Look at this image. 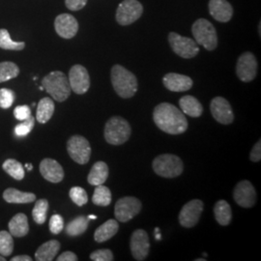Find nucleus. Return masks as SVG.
<instances>
[{
    "instance_id": "16",
    "label": "nucleus",
    "mask_w": 261,
    "mask_h": 261,
    "mask_svg": "<svg viewBox=\"0 0 261 261\" xmlns=\"http://www.w3.org/2000/svg\"><path fill=\"white\" fill-rule=\"evenodd\" d=\"M210 110L216 121L223 125H229L233 122L232 108L224 97H215L210 103Z\"/></svg>"
},
{
    "instance_id": "34",
    "label": "nucleus",
    "mask_w": 261,
    "mask_h": 261,
    "mask_svg": "<svg viewBox=\"0 0 261 261\" xmlns=\"http://www.w3.org/2000/svg\"><path fill=\"white\" fill-rule=\"evenodd\" d=\"M47 210H48V201L47 199L42 198L36 201L35 206L32 210V217L36 224H45L47 220Z\"/></svg>"
},
{
    "instance_id": "28",
    "label": "nucleus",
    "mask_w": 261,
    "mask_h": 261,
    "mask_svg": "<svg viewBox=\"0 0 261 261\" xmlns=\"http://www.w3.org/2000/svg\"><path fill=\"white\" fill-rule=\"evenodd\" d=\"M56 106L50 98H43L38 103L36 119L39 123L45 124L50 120L55 113Z\"/></svg>"
},
{
    "instance_id": "24",
    "label": "nucleus",
    "mask_w": 261,
    "mask_h": 261,
    "mask_svg": "<svg viewBox=\"0 0 261 261\" xmlns=\"http://www.w3.org/2000/svg\"><path fill=\"white\" fill-rule=\"evenodd\" d=\"M59 250L60 243L57 240L47 241L38 248L37 251L35 252V259L37 261L54 260Z\"/></svg>"
},
{
    "instance_id": "29",
    "label": "nucleus",
    "mask_w": 261,
    "mask_h": 261,
    "mask_svg": "<svg viewBox=\"0 0 261 261\" xmlns=\"http://www.w3.org/2000/svg\"><path fill=\"white\" fill-rule=\"evenodd\" d=\"M89 224V219L85 216L76 217L73 221H71L66 226V233L70 236H79L84 234Z\"/></svg>"
},
{
    "instance_id": "47",
    "label": "nucleus",
    "mask_w": 261,
    "mask_h": 261,
    "mask_svg": "<svg viewBox=\"0 0 261 261\" xmlns=\"http://www.w3.org/2000/svg\"><path fill=\"white\" fill-rule=\"evenodd\" d=\"M155 238L157 239V240H161L162 239V237H161V234L158 232H155Z\"/></svg>"
},
{
    "instance_id": "46",
    "label": "nucleus",
    "mask_w": 261,
    "mask_h": 261,
    "mask_svg": "<svg viewBox=\"0 0 261 261\" xmlns=\"http://www.w3.org/2000/svg\"><path fill=\"white\" fill-rule=\"evenodd\" d=\"M24 167H25V168H27L28 170H32V168H33L32 165H30V164H27V165H24Z\"/></svg>"
},
{
    "instance_id": "38",
    "label": "nucleus",
    "mask_w": 261,
    "mask_h": 261,
    "mask_svg": "<svg viewBox=\"0 0 261 261\" xmlns=\"http://www.w3.org/2000/svg\"><path fill=\"white\" fill-rule=\"evenodd\" d=\"M16 98V94L7 88L0 89V108L3 110H7L13 105Z\"/></svg>"
},
{
    "instance_id": "26",
    "label": "nucleus",
    "mask_w": 261,
    "mask_h": 261,
    "mask_svg": "<svg viewBox=\"0 0 261 261\" xmlns=\"http://www.w3.org/2000/svg\"><path fill=\"white\" fill-rule=\"evenodd\" d=\"M3 198L8 203H30L36 200V196L32 193L20 192L17 189L9 188L4 191Z\"/></svg>"
},
{
    "instance_id": "12",
    "label": "nucleus",
    "mask_w": 261,
    "mask_h": 261,
    "mask_svg": "<svg viewBox=\"0 0 261 261\" xmlns=\"http://www.w3.org/2000/svg\"><path fill=\"white\" fill-rule=\"evenodd\" d=\"M204 204L200 199H193L189 201L180 211L179 223L186 228L194 227L199 221L203 212Z\"/></svg>"
},
{
    "instance_id": "30",
    "label": "nucleus",
    "mask_w": 261,
    "mask_h": 261,
    "mask_svg": "<svg viewBox=\"0 0 261 261\" xmlns=\"http://www.w3.org/2000/svg\"><path fill=\"white\" fill-rule=\"evenodd\" d=\"M2 168L4 169L5 172H7L11 177L16 179V180H22L25 175V171L23 165L20 164L17 160L15 159H8L6 160L3 165Z\"/></svg>"
},
{
    "instance_id": "35",
    "label": "nucleus",
    "mask_w": 261,
    "mask_h": 261,
    "mask_svg": "<svg viewBox=\"0 0 261 261\" xmlns=\"http://www.w3.org/2000/svg\"><path fill=\"white\" fill-rule=\"evenodd\" d=\"M14 251V240L12 234L7 231H0V254L9 256Z\"/></svg>"
},
{
    "instance_id": "39",
    "label": "nucleus",
    "mask_w": 261,
    "mask_h": 261,
    "mask_svg": "<svg viewBox=\"0 0 261 261\" xmlns=\"http://www.w3.org/2000/svg\"><path fill=\"white\" fill-rule=\"evenodd\" d=\"M64 228V220L60 215L56 214L51 216L49 220V230L53 234H57L62 232Z\"/></svg>"
},
{
    "instance_id": "44",
    "label": "nucleus",
    "mask_w": 261,
    "mask_h": 261,
    "mask_svg": "<svg viewBox=\"0 0 261 261\" xmlns=\"http://www.w3.org/2000/svg\"><path fill=\"white\" fill-rule=\"evenodd\" d=\"M77 259L76 254L72 252H63L56 258L57 261H76Z\"/></svg>"
},
{
    "instance_id": "15",
    "label": "nucleus",
    "mask_w": 261,
    "mask_h": 261,
    "mask_svg": "<svg viewBox=\"0 0 261 261\" xmlns=\"http://www.w3.org/2000/svg\"><path fill=\"white\" fill-rule=\"evenodd\" d=\"M235 202L243 208H251L256 202V192L252 183L248 180L240 181L234 189Z\"/></svg>"
},
{
    "instance_id": "45",
    "label": "nucleus",
    "mask_w": 261,
    "mask_h": 261,
    "mask_svg": "<svg viewBox=\"0 0 261 261\" xmlns=\"http://www.w3.org/2000/svg\"><path fill=\"white\" fill-rule=\"evenodd\" d=\"M11 261H32V258L29 255H18L11 258Z\"/></svg>"
},
{
    "instance_id": "11",
    "label": "nucleus",
    "mask_w": 261,
    "mask_h": 261,
    "mask_svg": "<svg viewBox=\"0 0 261 261\" xmlns=\"http://www.w3.org/2000/svg\"><path fill=\"white\" fill-rule=\"evenodd\" d=\"M236 75L243 83L252 82L257 75V60L250 51L239 56L236 64Z\"/></svg>"
},
{
    "instance_id": "10",
    "label": "nucleus",
    "mask_w": 261,
    "mask_h": 261,
    "mask_svg": "<svg viewBox=\"0 0 261 261\" xmlns=\"http://www.w3.org/2000/svg\"><path fill=\"white\" fill-rule=\"evenodd\" d=\"M143 6L138 0H124L116 10V21L120 25H130L140 19Z\"/></svg>"
},
{
    "instance_id": "2",
    "label": "nucleus",
    "mask_w": 261,
    "mask_h": 261,
    "mask_svg": "<svg viewBox=\"0 0 261 261\" xmlns=\"http://www.w3.org/2000/svg\"><path fill=\"white\" fill-rule=\"evenodd\" d=\"M112 86L116 94L123 99L135 96L139 88L137 76L121 65L113 66L111 71Z\"/></svg>"
},
{
    "instance_id": "23",
    "label": "nucleus",
    "mask_w": 261,
    "mask_h": 261,
    "mask_svg": "<svg viewBox=\"0 0 261 261\" xmlns=\"http://www.w3.org/2000/svg\"><path fill=\"white\" fill-rule=\"evenodd\" d=\"M109 177V167L105 162H97L91 168L87 181L92 186L103 185Z\"/></svg>"
},
{
    "instance_id": "31",
    "label": "nucleus",
    "mask_w": 261,
    "mask_h": 261,
    "mask_svg": "<svg viewBox=\"0 0 261 261\" xmlns=\"http://www.w3.org/2000/svg\"><path fill=\"white\" fill-rule=\"evenodd\" d=\"M92 196V202L95 205L109 206L112 203V192L108 187L103 185L96 186Z\"/></svg>"
},
{
    "instance_id": "37",
    "label": "nucleus",
    "mask_w": 261,
    "mask_h": 261,
    "mask_svg": "<svg viewBox=\"0 0 261 261\" xmlns=\"http://www.w3.org/2000/svg\"><path fill=\"white\" fill-rule=\"evenodd\" d=\"M35 125V118L31 115L27 120L22 121L19 125L16 126L15 128V134L18 137H25L28 134L33 130Z\"/></svg>"
},
{
    "instance_id": "18",
    "label": "nucleus",
    "mask_w": 261,
    "mask_h": 261,
    "mask_svg": "<svg viewBox=\"0 0 261 261\" xmlns=\"http://www.w3.org/2000/svg\"><path fill=\"white\" fill-rule=\"evenodd\" d=\"M40 172L48 182L59 183L64 178L62 166L54 159H44L40 164Z\"/></svg>"
},
{
    "instance_id": "41",
    "label": "nucleus",
    "mask_w": 261,
    "mask_h": 261,
    "mask_svg": "<svg viewBox=\"0 0 261 261\" xmlns=\"http://www.w3.org/2000/svg\"><path fill=\"white\" fill-rule=\"evenodd\" d=\"M14 116L19 121H24L31 116V110L28 106H18L14 110Z\"/></svg>"
},
{
    "instance_id": "25",
    "label": "nucleus",
    "mask_w": 261,
    "mask_h": 261,
    "mask_svg": "<svg viewBox=\"0 0 261 261\" xmlns=\"http://www.w3.org/2000/svg\"><path fill=\"white\" fill-rule=\"evenodd\" d=\"M10 233L12 236L23 237L29 232V224L27 215L19 213L15 215L8 224Z\"/></svg>"
},
{
    "instance_id": "32",
    "label": "nucleus",
    "mask_w": 261,
    "mask_h": 261,
    "mask_svg": "<svg viewBox=\"0 0 261 261\" xmlns=\"http://www.w3.org/2000/svg\"><path fill=\"white\" fill-rule=\"evenodd\" d=\"M25 47L24 42H15L10 37L8 30L0 29V48L7 50H21Z\"/></svg>"
},
{
    "instance_id": "6",
    "label": "nucleus",
    "mask_w": 261,
    "mask_h": 261,
    "mask_svg": "<svg viewBox=\"0 0 261 261\" xmlns=\"http://www.w3.org/2000/svg\"><path fill=\"white\" fill-rule=\"evenodd\" d=\"M192 33L197 45L207 50H214L218 47V35L214 25L206 19H198L192 27Z\"/></svg>"
},
{
    "instance_id": "13",
    "label": "nucleus",
    "mask_w": 261,
    "mask_h": 261,
    "mask_svg": "<svg viewBox=\"0 0 261 261\" xmlns=\"http://www.w3.org/2000/svg\"><path fill=\"white\" fill-rule=\"evenodd\" d=\"M68 80L71 90H73L75 94L83 95L89 90L90 76L84 66L80 64L73 66L70 69Z\"/></svg>"
},
{
    "instance_id": "48",
    "label": "nucleus",
    "mask_w": 261,
    "mask_h": 261,
    "mask_svg": "<svg viewBox=\"0 0 261 261\" xmlns=\"http://www.w3.org/2000/svg\"><path fill=\"white\" fill-rule=\"evenodd\" d=\"M87 218H88L89 220H96V219H97V217L94 216V215H90V216H88Z\"/></svg>"
},
{
    "instance_id": "50",
    "label": "nucleus",
    "mask_w": 261,
    "mask_h": 261,
    "mask_svg": "<svg viewBox=\"0 0 261 261\" xmlns=\"http://www.w3.org/2000/svg\"><path fill=\"white\" fill-rule=\"evenodd\" d=\"M205 258H199V259H196V261H205Z\"/></svg>"
},
{
    "instance_id": "43",
    "label": "nucleus",
    "mask_w": 261,
    "mask_h": 261,
    "mask_svg": "<svg viewBox=\"0 0 261 261\" xmlns=\"http://www.w3.org/2000/svg\"><path fill=\"white\" fill-rule=\"evenodd\" d=\"M250 160L254 163H257L261 160V140H259L252 147L250 153Z\"/></svg>"
},
{
    "instance_id": "49",
    "label": "nucleus",
    "mask_w": 261,
    "mask_h": 261,
    "mask_svg": "<svg viewBox=\"0 0 261 261\" xmlns=\"http://www.w3.org/2000/svg\"><path fill=\"white\" fill-rule=\"evenodd\" d=\"M6 259H5V257H3L2 255H0V261H5Z\"/></svg>"
},
{
    "instance_id": "27",
    "label": "nucleus",
    "mask_w": 261,
    "mask_h": 261,
    "mask_svg": "<svg viewBox=\"0 0 261 261\" xmlns=\"http://www.w3.org/2000/svg\"><path fill=\"white\" fill-rule=\"evenodd\" d=\"M215 219L217 223L223 226L228 225L232 219L231 207L225 200H219L214 206Z\"/></svg>"
},
{
    "instance_id": "19",
    "label": "nucleus",
    "mask_w": 261,
    "mask_h": 261,
    "mask_svg": "<svg viewBox=\"0 0 261 261\" xmlns=\"http://www.w3.org/2000/svg\"><path fill=\"white\" fill-rule=\"evenodd\" d=\"M163 84L165 87L172 92H185L193 87L194 82L188 75L168 73L164 76Z\"/></svg>"
},
{
    "instance_id": "33",
    "label": "nucleus",
    "mask_w": 261,
    "mask_h": 261,
    "mask_svg": "<svg viewBox=\"0 0 261 261\" xmlns=\"http://www.w3.org/2000/svg\"><path fill=\"white\" fill-rule=\"evenodd\" d=\"M19 74V68L14 62H0V83H4L17 77Z\"/></svg>"
},
{
    "instance_id": "14",
    "label": "nucleus",
    "mask_w": 261,
    "mask_h": 261,
    "mask_svg": "<svg viewBox=\"0 0 261 261\" xmlns=\"http://www.w3.org/2000/svg\"><path fill=\"white\" fill-rule=\"evenodd\" d=\"M130 252L138 261L144 260L149 254L150 243L148 234L143 229H137L130 236Z\"/></svg>"
},
{
    "instance_id": "36",
    "label": "nucleus",
    "mask_w": 261,
    "mask_h": 261,
    "mask_svg": "<svg viewBox=\"0 0 261 261\" xmlns=\"http://www.w3.org/2000/svg\"><path fill=\"white\" fill-rule=\"evenodd\" d=\"M70 198L77 206H84L88 201V196L85 190L81 187H73L69 192Z\"/></svg>"
},
{
    "instance_id": "8",
    "label": "nucleus",
    "mask_w": 261,
    "mask_h": 261,
    "mask_svg": "<svg viewBox=\"0 0 261 261\" xmlns=\"http://www.w3.org/2000/svg\"><path fill=\"white\" fill-rule=\"evenodd\" d=\"M67 151L69 156L80 165H85L91 156V146L89 141L83 136L75 135L71 137L67 142Z\"/></svg>"
},
{
    "instance_id": "5",
    "label": "nucleus",
    "mask_w": 261,
    "mask_h": 261,
    "mask_svg": "<svg viewBox=\"0 0 261 261\" xmlns=\"http://www.w3.org/2000/svg\"><path fill=\"white\" fill-rule=\"evenodd\" d=\"M152 167L157 175L164 178L177 177L184 170L182 160L172 154L159 155L154 159Z\"/></svg>"
},
{
    "instance_id": "20",
    "label": "nucleus",
    "mask_w": 261,
    "mask_h": 261,
    "mask_svg": "<svg viewBox=\"0 0 261 261\" xmlns=\"http://www.w3.org/2000/svg\"><path fill=\"white\" fill-rule=\"evenodd\" d=\"M209 13L213 19L220 22H227L233 16V8L227 0H210Z\"/></svg>"
},
{
    "instance_id": "7",
    "label": "nucleus",
    "mask_w": 261,
    "mask_h": 261,
    "mask_svg": "<svg viewBox=\"0 0 261 261\" xmlns=\"http://www.w3.org/2000/svg\"><path fill=\"white\" fill-rule=\"evenodd\" d=\"M168 42L172 50L182 58L190 59L197 56L199 53V47L195 40L181 36L176 32L169 33Z\"/></svg>"
},
{
    "instance_id": "22",
    "label": "nucleus",
    "mask_w": 261,
    "mask_h": 261,
    "mask_svg": "<svg viewBox=\"0 0 261 261\" xmlns=\"http://www.w3.org/2000/svg\"><path fill=\"white\" fill-rule=\"evenodd\" d=\"M119 230V225L116 220L111 219L105 224L100 225L94 233V240L96 242L103 243L110 240Z\"/></svg>"
},
{
    "instance_id": "3",
    "label": "nucleus",
    "mask_w": 261,
    "mask_h": 261,
    "mask_svg": "<svg viewBox=\"0 0 261 261\" xmlns=\"http://www.w3.org/2000/svg\"><path fill=\"white\" fill-rule=\"evenodd\" d=\"M42 86L57 102H64L71 95L69 80L61 71H54L42 80Z\"/></svg>"
},
{
    "instance_id": "1",
    "label": "nucleus",
    "mask_w": 261,
    "mask_h": 261,
    "mask_svg": "<svg viewBox=\"0 0 261 261\" xmlns=\"http://www.w3.org/2000/svg\"><path fill=\"white\" fill-rule=\"evenodd\" d=\"M153 120L160 130L169 135H180L188 130L185 114L172 103H159L154 109Z\"/></svg>"
},
{
    "instance_id": "17",
    "label": "nucleus",
    "mask_w": 261,
    "mask_h": 261,
    "mask_svg": "<svg viewBox=\"0 0 261 261\" xmlns=\"http://www.w3.org/2000/svg\"><path fill=\"white\" fill-rule=\"evenodd\" d=\"M56 33L63 39L75 37L79 31V22L74 16L70 14H61L55 20Z\"/></svg>"
},
{
    "instance_id": "21",
    "label": "nucleus",
    "mask_w": 261,
    "mask_h": 261,
    "mask_svg": "<svg viewBox=\"0 0 261 261\" xmlns=\"http://www.w3.org/2000/svg\"><path fill=\"white\" fill-rule=\"evenodd\" d=\"M179 106L181 112L191 117H199L203 112V107L201 103L194 96L186 95L179 100Z\"/></svg>"
},
{
    "instance_id": "40",
    "label": "nucleus",
    "mask_w": 261,
    "mask_h": 261,
    "mask_svg": "<svg viewBox=\"0 0 261 261\" xmlns=\"http://www.w3.org/2000/svg\"><path fill=\"white\" fill-rule=\"evenodd\" d=\"M90 259L94 261H112L114 259L113 253L109 249L97 250L90 254Z\"/></svg>"
},
{
    "instance_id": "9",
    "label": "nucleus",
    "mask_w": 261,
    "mask_h": 261,
    "mask_svg": "<svg viewBox=\"0 0 261 261\" xmlns=\"http://www.w3.org/2000/svg\"><path fill=\"white\" fill-rule=\"evenodd\" d=\"M142 204L139 198L125 196L117 200L114 207V216L118 222L127 223L140 214Z\"/></svg>"
},
{
    "instance_id": "42",
    "label": "nucleus",
    "mask_w": 261,
    "mask_h": 261,
    "mask_svg": "<svg viewBox=\"0 0 261 261\" xmlns=\"http://www.w3.org/2000/svg\"><path fill=\"white\" fill-rule=\"evenodd\" d=\"M66 7L71 11H80L87 4V0H65Z\"/></svg>"
},
{
    "instance_id": "4",
    "label": "nucleus",
    "mask_w": 261,
    "mask_h": 261,
    "mask_svg": "<svg viewBox=\"0 0 261 261\" xmlns=\"http://www.w3.org/2000/svg\"><path fill=\"white\" fill-rule=\"evenodd\" d=\"M132 134L129 122L121 116H112L105 126V139L112 145H121L128 141Z\"/></svg>"
}]
</instances>
